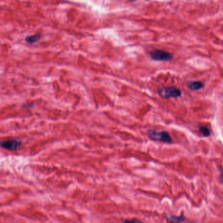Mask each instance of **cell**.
Listing matches in <instances>:
<instances>
[{
	"label": "cell",
	"instance_id": "6da1fadb",
	"mask_svg": "<svg viewBox=\"0 0 223 223\" xmlns=\"http://www.w3.org/2000/svg\"><path fill=\"white\" fill-rule=\"evenodd\" d=\"M147 136L154 141H159L166 143H172V139L169 134L165 131H157L155 130H149L147 131Z\"/></svg>",
	"mask_w": 223,
	"mask_h": 223
},
{
	"label": "cell",
	"instance_id": "7a4b0ae2",
	"mask_svg": "<svg viewBox=\"0 0 223 223\" xmlns=\"http://www.w3.org/2000/svg\"><path fill=\"white\" fill-rule=\"evenodd\" d=\"M158 93L164 98L169 97H178L181 95V91L174 86L162 87L159 89Z\"/></svg>",
	"mask_w": 223,
	"mask_h": 223
},
{
	"label": "cell",
	"instance_id": "3957f363",
	"mask_svg": "<svg viewBox=\"0 0 223 223\" xmlns=\"http://www.w3.org/2000/svg\"><path fill=\"white\" fill-rule=\"evenodd\" d=\"M151 58L155 61H169L173 58V54L162 50H154L149 53Z\"/></svg>",
	"mask_w": 223,
	"mask_h": 223
},
{
	"label": "cell",
	"instance_id": "277c9868",
	"mask_svg": "<svg viewBox=\"0 0 223 223\" xmlns=\"http://www.w3.org/2000/svg\"><path fill=\"white\" fill-rule=\"evenodd\" d=\"M22 145L21 140L17 139H11L3 141L1 143V146L3 149L9 151H15Z\"/></svg>",
	"mask_w": 223,
	"mask_h": 223
},
{
	"label": "cell",
	"instance_id": "5b68a950",
	"mask_svg": "<svg viewBox=\"0 0 223 223\" xmlns=\"http://www.w3.org/2000/svg\"><path fill=\"white\" fill-rule=\"evenodd\" d=\"M188 87L192 91H196L203 89L204 87V84L200 81H190L188 82Z\"/></svg>",
	"mask_w": 223,
	"mask_h": 223
},
{
	"label": "cell",
	"instance_id": "8992f818",
	"mask_svg": "<svg viewBox=\"0 0 223 223\" xmlns=\"http://www.w3.org/2000/svg\"><path fill=\"white\" fill-rule=\"evenodd\" d=\"M41 35L39 34H36L32 35V36H27L26 38H25V41H26L27 43L34 44L35 43L39 41V40L41 39Z\"/></svg>",
	"mask_w": 223,
	"mask_h": 223
},
{
	"label": "cell",
	"instance_id": "52a82bcc",
	"mask_svg": "<svg viewBox=\"0 0 223 223\" xmlns=\"http://www.w3.org/2000/svg\"><path fill=\"white\" fill-rule=\"evenodd\" d=\"M170 223H181L185 220V217L183 216L176 217L174 215H170L167 217Z\"/></svg>",
	"mask_w": 223,
	"mask_h": 223
},
{
	"label": "cell",
	"instance_id": "ba28073f",
	"mask_svg": "<svg viewBox=\"0 0 223 223\" xmlns=\"http://www.w3.org/2000/svg\"><path fill=\"white\" fill-rule=\"evenodd\" d=\"M199 131L201 132L203 136L205 137H208L211 134V132H210V130L208 129L206 126H200Z\"/></svg>",
	"mask_w": 223,
	"mask_h": 223
},
{
	"label": "cell",
	"instance_id": "9c48e42d",
	"mask_svg": "<svg viewBox=\"0 0 223 223\" xmlns=\"http://www.w3.org/2000/svg\"><path fill=\"white\" fill-rule=\"evenodd\" d=\"M123 223H143V222L137 219H128L124 220Z\"/></svg>",
	"mask_w": 223,
	"mask_h": 223
},
{
	"label": "cell",
	"instance_id": "30bf717a",
	"mask_svg": "<svg viewBox=\"0 0 223 223\" xmlns=\"http://www.w3.org/2000/svg\"><path fill=\"white\" fill-rule=\"evenodd\" d=\"M220 171H221V181L223 183V169H221Z\"/></svg>",
	"mask_w": 223,
	"mask_h": 223
}]
</instances>
